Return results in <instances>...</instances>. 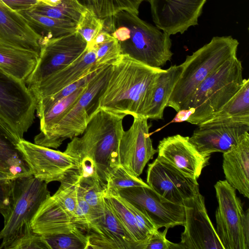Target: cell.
<instances>
[{
	"label": "cell",
	"mask_w": 249,
	"mask_h": 249,
	"mask_svg": "<svg viewBox=\"0 0 249 249\" xmlns=\"http://www.w3.org/2000/svg\"><path fill=\"white\" fill-rule=\"evenodd\" d=\"M125 116L99 108L93 111L83 133L67 145L81 177L94 181L105 193L108 180L119 166L118 148Z\"/></svg>",
	"instance_id": "cell-1"
},
{
	"label": "cell",
	"mask_w": 249,
	"mask_h": 249,
	"mask_svg": "<svg viewBox=\"0 0 249 249\" xmlns=\"http://www.w3.org/2000/svg\"><path fill=\"white\" fill-rule=\"evenodd\" d=\"M161 68H153L122 54L111 64L94 107L117 114L144 117L150 91Z\"/></svg>",
	"instance_id": "cell-2"
},
{
	"label": "cell",
	"mask_w": 249,
	"mask_h": 249,
	"mask_svg": "<svg viewBox=\"0 0 249 249\" xmlns=\"http://www.w3.org/2000/svg\"><path fill=\"white\" fill-rule=\"evenodd\" d=\"M103 30L118 41L122 54L146 65L160 68L172 59L170 35L138 15L121 11L104 19Z\"/></svg>",
	"instance_id": "cell-3"
},
{
	"label": "cell",
	"mask_w": 249,
	"mask_h": 249,
	"mask_svg": "<svg viewBox=\"0 0 249 249\" xmlns=\"http://www.w3.org/2000/svg\"><path fill=\"white\" fill-rule=\"evenodd\" d=\"M238 41L231 36H215L187 55L181 64V74L176 84L167 107L177 112L186 109L194 92L213 71L237 56Z\"/></svg>",
	"instance_id": "cell-4"
},
{
	"label": "cell",
	"mask_w": 249,
	"mask_h": 249,
	"mask_svg": "<svg viewBox=\"0 0 249 249\" xmlns=\"http://www.w3.org/2000/svg\"><path fill=\"white\" fill-rule=\"evenodd\" d=\"M51 196L47 183L32 175L10 179L8 199L0 208L4 225L0 249L32 230L31 221L42 204Z\"/></svg>",
	"instance_id": "cell-5"
},
{
	"label": "cell",
	"mask_w": 249,
	"mask_h": 249,
	"mask_svg": "<svg viewBox=\"0 0 249 249\" xmlns=\"http://www.w3.org/2000/svg\"><path fill=\"white\" fill-rule=\"evenodd\" d=\"M243 66L237 56L209 74L194 92L186 109L193 112L186 122L199 125L219 110L240 89Z\"/></svg>",
	"instance_id": "cell-6"
},
{
	"label": "cell",
	"mask_w": 249,
	"mask_h": 249,
	"mask_svg": "<svg viewBox=\"0 0 249 249\" xmlns=\"http://www.w3.org/2000/svg\"><path fill=\"white\" fill-rule=\"evenodd\" d=\"M111 64L104 66L90 81L83 93L56 125L46 134L35 136V143L57 149L66 140H71L83 133L94 110L98 95L108 77Z\"/></svg>",
	"instance_id": "cell-7"
},
{
	"label": "cell",
	"mask_w": 249,
	"mask_h": 249,
	"mask_svg": "<svg viewBox=\"0 0 249 249\" xmlns=\"http://www.w3.org/2000/svg\"><path fill=\"white\" fill-rule=\"evenodd\" d=\"M218 207L216 232L224 249H249V210L244 212L236 190L226 180L214 186Z\"/></svg>",
	"instance_id": "cell-8"
},
{
	"label": "cell",
	"mask_w": 249,
	"mask_h": 249,
	"mask_svg": "<svg viewBox=\"0 0 249 249\" xmlns=\"http://www.w3.org/2000/svg\"><path fill=\"white\" fill-rule=\"evenodd\" d=\"M36 107L26 83L0 69V120L19 141L33 124Z\"/></svg>",
	"instance_id": "cell-9"
},
{
	"label": "cell",
	"mask_w": 249,
	"mask_h": 249,
	"mask_svg": "<svg viewBox=\"0 0 249 249\" xmlns=\"http://www.w3.org/2000/svg\"><path fill=\"white\" fill-rule=\"evenodd\" d=\"M87 48L86 41L75 32L58 37L43 38L37 63L26 85L30 88L38 85L76 60Z\"/></svg>",
	"instance_id": "cell-10"
},
{
	"label": "cell",
	"mask_w": 249,
	"mask_h": 249,
	"mask_svg": "<svg viewBox=\"0 0 249 249\" xmlns=\"http://www.w3.org/2000/svg\"><path fill=\"white\" fill-rule=\"evenodd\" d=\"M18 148L27 163L31 175L46 183L61 182L78 170L74 159L64 152L20 141Z\"/></svg>",
	"instance_id": "cell-11"
},
{
	"label": "cell",
	"mask_w": 249,
	"mask_h": 249,
	"mask_svg": "<svg viewBox=\"0 0 249 249\" xmlns=\"http://www.w3.org/2000/svg\"><path fill=\"white\" fill-rule=\"evenodd\" d=\"M184 231L181 249H224L208 214L204 196L198 193L183 202Z\"/></svg>",
	"instance_id": "cell-12"
},
{
	"label": "cell",
	"mask_w": 249,
	"mask_h": 249,
	"mask_svg": "<svg viewBox=\"0 0 249 249\" xmlns=\"http://www.w3.org/2000/svg\"><path fill=\"white\" fill-rule=\"evenodd\" d=\"M133 123L122 134L118 148L119 165L140 177L146 164L157 153L150 137L151 124L144 117H133Z\"/></svg>",
	"instance_id": "cell-13"
},
{
	"label": "cell",
	"mask_w": 249,
	"mask_h": 249,
	"mask_svg": "<svg viewBox=\"0 0 249 249\" xmlns=\"http://www.w3.org/2000/svg\"><path fill=\"white\" fill-rule=\"evenodd\" d=\"M146 183L166 199L178 204L199 193L197 180L184 176L159 157L148 165Z\"/></svg>",
	"instance_id": "cell-14"
},
{
	"label": "cell",
	"mask_w": 249,
	"mask_h": 249,
	"mask_svg": "<svg viewBox=\"0 0 249 249\" xmlns=\"http://www.w3.org/2000/svg\"><path fill=\"white\" fill-rule=\"evenodd\" d=\"M249 123L236 120L205 122L189 137L203 155L225 153L235 147L249 132Z\"/></svg>",
	"instance_id": "cell-15"
},
{
	"label": "cell",
	"mask_w": 249,
	"mask_h": 249,
	"mask_svg": "<svg viewBox=\"0 0 249 249\" xmlns=\"http://www.w3.org/2000/svg\"><path fill=\"white\" fill-rule=\"evenodd\" d=\"M207 0H149L155 26L169 35L198 25Z\"/></svg>",
	"instance_id": "cell-16"
},
{
	"label": "cell",
	"mask_w": 249,
	"mask_h": 249,
	"mask_svg": "<svg viewBox=\"0 0 249 249\" xmlns=\"http://www.w3.org/2000/svg\"><path fill=\"white\" fill-rule=\"evenodd\" d=\"M147 213L159 229L173 228L185 224L184 205L172 203L156 193L149 186H135L119 190L116 194Z\"/></svg>",
	"instance_id": "cell-17"
},
{
	"label": "cell",
	"mask_w": 249,
	"mask_h": 249,
	"mask_svg": "<svg viewBox=\"0 0 249 249\" xmlns=\"http://www.w3.org/2000/svg\"><path fill=\"white\" fill-rule=\"evenodd\" d=\"M158 157L168 162L184 176L197 180L211 155L199 153L189 137L177 134L164 138L157 148Z\"/></svg>",
	"instance_id": "cell-18"
},
{
	"label": "cell",
	"mask_w": 249,
	"mask_h": 249,
	"mask_svg": "<svg viewBox=\"0 0 249 249\" xmlns=\"http://www.w3.org/2000/svg\"><path fill=\"white\" fill-rule=\"evenodd\" d=\"M43 40L22 15L0 0V43L39 55Z\"/></svg>",
	"instance_id": "cell-19"
},
{
	"label": "cell",
	"mask_w": 249,
	"mask_h": 249,
	"mask_svg": "<svg viewBox=\"0 0 249 249\" xmlns=\"http://www.w3.org/2000/svg\"><path fill=\"white\" fill-rule=\"evenodd\" d=\"M95 60V50L87 47L83 54L72 63L53 73L38 85L28 88L36 100L52 95L89 73L101 68L96 67Z\"/></svg>",
	"instance_id": "cell-20"
},
{
	"label": "cell",
	"mask_w": 249,
	"mask_h": 249,
	"mask_svg": "<svg viewBox=\"0 0 249 249\" xmlns=\"http://www.w3.org/2000/svg\"><path fill=\"white\" fill-rule=\"evenodd\" d=\"M104 210L94 233L89 234V249H136V242L124 227L106 197Z\"/></svg>",
	"instance_id": "cell-21"
},
{
	"label": "cell",
	"mask_w": 249,
	"mask_h": 249,
	"mask_svg": "<svg viewBox=\"0 0 249 249\" xmlns=\"http://www.w3.org/2000/svg\"><path fill=\"white\" fill-rule=\"evenodd\" d=\"M222 167L227 182L249 198V134L233 148L223 153Z\"/></svg>",
	"instance_id": "cell-22"
},
{
	"label": "cell",
	"mask_w": 249,
	"mask_h": 249,
	"mask_svg": "<svg viewBox=\"0 0 249 249\" xmlns=\"http://www.w3.org/2000/svg\"><path fill=\"white\" fill-rule=\"evenodd\" d=\"M31 226L40 235L68 233L76 228L73 217L53 196H49L34 216Z\"/></svg>",
	"instance_id": "cell-23"
},
{
	"label": "cell",
	"mask_w": 249,
	"mask_h": 249,
	"mask_svg": "<svg viewBox=\"0 0 249 249\" xmlns=\"http://www.w3.org/2000/svg\"><path fill=\"white\" fill-rule=\"evenodd\" d=\"M182 71V67L180 64L171 66L160 73L150 91L144 117L152 120L162 119L164 110Z\"/></svg>",
	"instance_id": "cell-24"
},
{
	"label": "cell",
	"mask_w": 249,
	"mask_h": 249,
	"mask_svg": "<svg viewBox=\"0 0 249 249\" xmlns=\"http://www.w3.org/2000/svg\"><path fill=\"white\" fill-rule=\"evenodd\" d=\"M36 53L0 43V69L26 83L37 63Z\"/></svg>",
	"instance_id": "cell-25"
},
{
	"label": "cell",
	"mask_w": 249,
	"mask_h": 249,
	"mask_svg": "<svg viewBox=\"0 0 249 249\" xmlns=\"http://www.w3.org/2000/svg\"><path fill=\"white\" fill-rule=\"evenodd\" d=\"M19 141L0 120V171L13 178L31 175L18 148Z\"/></svg>",
	"instance_id": "cell-26"
},
{
	"label": "cell",
	"mask_w": 249,
	"mask_h": 249,
	"mask_svg": "<svg viewBox=\"0 0 249 249\" xmlns=\"http://www.w3.org/2000/svg\"><path fill=\"white\" fill-rule=\"evenodd\" d=\"M30 26L44 39L60 37L75 32L76 24L34 13L29 10L18 11Z\"/></svg>",
	"instance_id": "cell-27"
},
{
	"label": "cell",
	"mask_w": 249,
	"mask_h": 249,
	"mask_svg": "<svg viewBox=\"0 0 249 249\" xmlns=\"http://www.w3.org/2000/svg\"><path fill=\"white\" fill-rule=\"evenodd\" d=\"M230 119L249 123V79H244L243 84L237 92L205 122Z\"/></svg>",
	"instance_id": "cell-28"
},
{
	"label": "cell",
	"mask_w": 249,
	"mask_h": 249,
	"mask_svg": "<svg viewBox=\"0 0 249 249\" xmlns=\"http://www.w3.org/2000/svg\"><path fill=\"white\" fill-rule=\"evenodd\" d=\"M87 85L58 101L38 116L40 121V132L36 136L40 137L46 134L56 125L75 103L85 91Z\"/></svg>",
	"instance_id": "cell-29"
},
{
	"label": "cell",
	"mask_w": 249,
	"mask_h": 249,
	"mask_svg": "<svg viewBox=\"0 0 249 249\" xmlns=\"http://www.w3.org/2000/svg\"><path fill=\"white\" fill-rule=\"evenodd\" d=\"M86 8L76 0H62L54 6L39 2L28 10L41 15L77 24Z\"/></svg>",
	"instance_id": "cell-30"
},
{
	"label": "cell",
	"mask_w": 249,
	"mask_h": 249,
	"mask_svg": "<svg viewBox=\"0 0 249 249\" xmlns=\"http://www.w3.org/2000/svg\"><path fill=\"white\" fill-rule=\"evenodd\" d=\"M107 198L113 211L133 240L139 243L150 235L140 226L133 214L122 201L118 194H107Z\"/></svg>",
	"instance_id": "cell-31"
},
{
	"label": "cell",
	"mask_w": 249,
	"mask_h": 249,
	"mask_svg": "<svg viewBox=\"0 0 249 249\" xmlns=\"http://www.w3.org/2000/svg\"><path fill=\"white\" fill-rule=\"evenodd\" d=\"M42 236L48 249H89L88 234L77 228L68 233Z\"/></svg>",
	"instance_id": "cell-32"
},
{
	"label": "cell",
	"mask_w": 249,
	"mask_h": 249,
	"mask_svg": "<svg viewBox=\"0 0 249 249\" xmlns=\"http://www.w3.org/2000/svg\"><path fill=\"white\" fill-rule=\"evenodd\" d=\"M80 177L78 170L61 181L59 188L53 195L55 199L64 207L73 219L77 203V185Z\"/></svg>",
	"instance_id": "cell-33"
},
{
	"label": "cell",
	"mask_w": 249,
	"mask_h": 249,
	"mask_svg": "<svg viewBox=\"0 0 249 249\" xmlns=\"http://www.w3.org/2000/svg\"><path fill=\"white\" fill-rule=\"evenodd\" d=\"M146 0H95L93 10L100 18L112 17L121 11L138 15L141 3Z\"/></svg>",
	"instance_id": "cell-34"
},
{
	"label": "cell",
	"mask_w": 249,
	"mask_h": 249,
	"mask_svg": "<svg viewBox=\"0 0 249 249\" xmlns=\"http://www.w3.org/2000/svg\"><path fill=\"white\" fill-rule=\"evenodd\" d=\"M104 67L89 73L56 93L36 99V111L37 116L43 113L58 101L69 96L79 89L86 86Z\"/></svg>",
	"instance_id": "cell-35"
},
{
	"label": "cell",
	"mask_w": 249,
	"mask_h": 249,
	"mask_svg": "<svg viewBox=\"0 0 249 249\" xmlns=\"http://www.w3.org/2000/svg\"><path fill=\"white\" fill-rule=\"evenodd\" d=\"M104 19L99 18L92 9L86 8L76 25L78 33L89 46L96 36L103 30Z\"/></svg>",
	"instance_id": "cell-36"
},
{
	"label": "cell",
	"mask_w": 249,
	"mask_h": 249,
	"mask_svg": "<svg viewBox=\"0 0 249 249\" xmlns=\"http://www.w3.org/2000/svg\"><path fill=\"white\" fill-rule=\"evenodd\" d=\"M148 186L146 182L140 177L132 175L119 165L108 180L105 196L109 194H116L119 190L124 188Z\"/></svg>",
	"instance_id": "cell-37"
},
{
	"label": "cell",
	"mask_w": 249,
	"mask_h": 249,
	"mask_svg": "<svg viewBox=\"0 0 249 249\" xmlns=\"http://www.w3.org/2000/svg\"><path fill=\"white\" fill-rule=\"evenodd\" d=\"M77 189L84 199L95 212L99 213L103 212L105 193L95 181L80 177Z\"/></svg>",
	"instance_id": "cell-38"
},
{
	"label": "cell",
	"mask_w": 249,
	"mask_h": 249,
	"mask_svg": "<svg viewBox=\"0 0 249 249\" xmlns=\"http://www.w3.org/2000/svg\"><path fill=\"white\" fill-rule=\"evenodd\" d=\"M93 48L95 51V66L100 68L112 64L122 54L118 41L114 37Z\"/></svg>",
	"instance_id": "cell-39"
},
{
	"label": "cell",
	"mask_w": 249,
	"mask_h": 249,
	"mask_svg": "<svg viewBox=\"0 0 249 249\" xmlns=\"http://www.w3.org/2000/svg\"><path fill=\"white\" fill-rule=\"evenodd\" d=\"M169 229L162 231L158 230L150 234L142 242L137 244L136 249H181L179 243L169 241L166 237Z\"/></svg>",
	"instance_id": "cell-40"
},
{
	"label": "cell",
	"mask_w": 249,
	"mask_h": 249,
	"mask_svg": "<svg viewBox=\"0 0 249 249\" xmlns=\"http://www.w3.org/2000/svg\"><path fill=\"white\" fill-rule=\"evenodd\" d=\"M6 249H48L42 235L27 231L11 242Z\"/></svg>",
	"instance_id": "cell-41"
},
{
	"label": "cell",
	"mask_w": 249,
	"mask_h": 249,
	"mask_svg": "<svg viewBox=\"0 0 249 249\" xmlns=\"http://www.w3.org/2000/svg\"><path fill=\"white\" fill-rule=\"evenodd\" d=\"M120 197L123 203L133 214L140 226L144 231L150 234L158 230L145 210L138 206L133 204L123 197L121 196Z\"/></svg>",
	"instance_id": "cell-42"
},
{
	"label": "cell",
	"mask_w": 249,
	"mask_h": 249,
	"mask_svg": "<svg viewBox=\"0 0 249 249\" xmlns=\"http://www.w3.org/2000/svg\"><path fill=\"white\" fill-rule=\"evenodd\" d=\"M11 9L20 11L31 9L38 2L36 0H0Z\"/></svg>",
	"instance_id": "cell-43"
},
{
	"label": "cell",
	"mask_w": 249,
	"mask_h": 249,
	"mask_svg": "<svg viewBox=\"0 0 249 249\" xmlns=\"http://www.w3.org/2000/svg\"><path fill=\"white\" fill-rule=\"evenodd\" d=\"M9 180H0V208L7 202L9 190Z\"/></svg>",
	"instance_id": "cell-44"
},
{
	"label": "cell",
	"mask_w": 249,
	"mask_h": 249,
	"mask_svg": "<svg viewBox=\"0 0 249 249\" xmlns=\"http://www.w3.org/2000/svg\"><path fill=\"white\" fill-rule=\"evenodd\" d=\"M113 37L107 32L102 30L95 37L91 43L88 46L93 47L100 44L103 43Z\"/></svg>",
	"instance_id": "cell-45"
},
{
	"label": "cell",
	"mask_w": 249,
	"mask_h": 249,
	"mask_svg": "<svg viewBox=\"0 0 249 249\" xmlns=\"http://www.w3.org/2000/svg\"><path fill=\"white\" fill-rule=\"evenodd\" d=\"M80 5L92 9L93 7L95 0H76Z\"/></svg>",
	"instance_id": "cell-46"
},
{
	"label": "cell",
	"mask_w": 249,
	"mask_h": 249,
	"mask_svg": "<svg viewBox=\"0 0 249 249\" xmlns=\"http://www.w3.org/2000/svg\"><path fill=\"white\" fill-rule=\"evenodd\" d=\"M62 0H45L44 4L47 5L54 6L59 4Z\"/></svg>",
	"instance_id": "cell-47"
},
{
	"label": "cell",
	"mask_w": 249,
	"mask_h": 249,
	"mask_svg": "<svg viewBox=\"0 0 249 249\" xmlns=\"http://www.w3.org/2000/svg\"><path fill=\"white\" fill-rule=\"evenodd\" d=\"M13 178H14L7 174L0 171V180H9Z\"/></svg>",
	"instance_id": "cell-48"
},
{
	"label": "cell",
	"mask_w": 249,
	"mask_h": 249,
	"mask_svg": "<svg viewBox=\"0 0 249 249\" xmlns=\"http://www.w3.org/2000/svg\"><path fill=\"white\" fill-rule=\"evenodd\" d=\"M37 0L38 2H42L43 3H45V0Z\"/></svg>",
	"instance_id": "cell-49"
}]
</instances>
